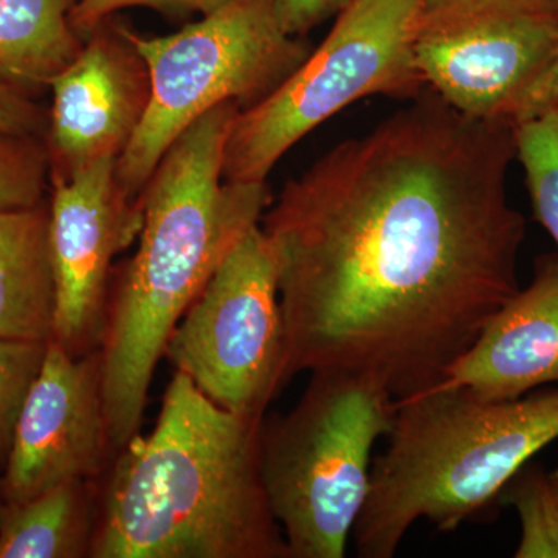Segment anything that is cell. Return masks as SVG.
Returning a JSON list of instances; mask_svg holds the SVG:
<instances>
[{
    "mask_svg": "<svg viewBox=\"0 0 558 558\" xmlns=\"http://www.w3.org/2000/svg\"><path fill=\"white\" fill-rule=\"evenodd\" d=\"M515 124L425 87L290 179L260 229L295 374H368L427 391L520 290L526 219L510 205Z\"/></svg>",
    "mask_w": 558,
    "mask_h": 558,
    "instance_id": "cell-1",
    "label": "cell"
},
{
    "mask_svg": "<svg viewBox=\"0 0 558 558\" xmlns=\"http://www.w3.org/2000/svg\"><path fill=\"white\" fill-rule=\"evenodd\" d=\"M241 109L223 102L186 128L140 196L137 250L110 282L100 348L102 398L116 451L140 433L154 371L172 330L269 208L266 182L223 180V148Z\"/></svg>",
    "mask_w": 558,
    "mask_h": 558,
    "instance_id": "cell-2",
    "label": "cell"
},
{
    "mask_svg": "<svg viewBox=\"0 0 558 558\" xmlns=\"http://www.w3.org/2000/svg\"><path fill=\"white\" fill-rule=\"evenodd\" d=\"M263 422L175 371L156 427L101 476L90 558H290L264 487Z\"/></svg>",
    "mask_w": 558,
    "mask_h": 558,
    "instance_id": "cell-3",
    "label": "cell"
},
{
    "mask_svg": "<svg viewBox=\"0 0 558 558\" xmlns=\"http://www.w3.org/2000/svg\"><path fill=\"white\" fill-rule=\"evenodd\" d=\"M557 439L558 389L488 402L464 389L433 388L398 400L352 532L357 556L395 557L418 520L454 531Z\"/></svg>",
    "mask_w": 558,
    "mask_h": 558,
    "instance_id": "cell-4",
    "label": "cell"
},
{
    "mask_svg": "<svg viewBox=\"0 0 558 558\" xmlns=\"http://www.w3.org/2000/svg\"><path fill=\"white\" fill-rule=\"evenodd\" d=\"M286 416L264 418L260 470L290 558H343L369 494L373 449L398 400L368 374L311 373Z\"/></svg>",
    "mask_w": 558,
    "mask_h": 558,
    "instance_id": "cell-5",
    "label": "cell"
},
{
    "mask_svg": "<svg viewBox=\"0 0 558 558\" xmlns=\"http://www.w3.org/2000/svg\"><path fill=\"white\" fill-rule=\"evenodd\" d=\"M130 33L150 73L145 119L116 165L132 201H140L161 157L194 121L223 102L245 109L263 100L312 50L281 27L277 0H227L168 36Z\"/></svg>",
    "mask_w": 558,
    "mask_h": 558,
    "instance_id": "cell-6",
    "label": "cell"
},
{
    "mask_svg": "<svg viewBox=\"0 0 558 558\" xmlns=\"http://www.w3.org/2000/svg\"><path fill=\"white\" fill-rule=\"evenodd\" d=\"M422 3L349 0L303 64L234 117L223 148V180L266 182L292 146L363 98H416L425 89L414 57Z\"/></svg>",
    "mask_w": 558,
    "mask_h": 558,
    "instance_id": "cell-7",
    "label": "cell"
},
{
    "mask_svg": "<svg viewBox=\"0 0 558 558\" xmlns=\"http://www.w3.org/2000/svg\"><path fill=\"white\" fill-rule=\"evenodd\" d=\"M165 355L209 400L264 418L288 384L278 269L260 226L226 256L172 330Z\"/></svg>",
    "mask_w": 558,
    "mask_h": 558,
    "instance_id": "cell-8",
    "label": "cell"
},
{
    "mask_svg": "<svg viewBox=\"0 0 558 558\" xmlns=\"http://www.w3.org/2000/svg\"><path fill=\"white\" fill-rule=\"evenodd\" d=\"M558 50V0H424L414 57L425 87L451 108L512 121Z\"/></svg>",
    "mask_w": 558,
    "mask_h": 558,
    "instance_id": "cell-9",
    "label": "cell"
},
{
    "mask_svg": "<svg viewBox=\"0 0 558 558\" xmlns=\"http://www.w3.org/2000/svg\"><path fill=\"white\" fill-rule=\"evenodd\" d=\"M117 160L51 180L50 250L57 284L53 341L69 354L100 351L113 259L138 240L142 202L121 190Z\"/></svg>",
    "mask_w": 558,
    "mask_h": 558,
    "instance_id": "cell-10",
    "label": "cell"
},
{
    "mask_svg": "<svg viewBox=\"0 0 558 558\" xmlns=\"http://www.w3.org/2000/svg\"><path fill=\"white\" fill-rule=\"evenodd\" d=\"M116 454L100 351L75 357L50 340L3 469L7 502L27 501L69 481L101 480Z\"/></svg>",
    "mask_w": 558,
    "mask_h": 558,
    "instance_id": "cell-11",
    "label": "cell"
},
{
    "mask_svg": "<svg viewBox=\"0 0 558 558\" xmlns=\"http://www.w3.org/2000/svg\"><path fill=\"white\" fill-rule=\"evenodd\" d=\"M131 27L109 17L50 84L46 143L51 180L119 160L145 119L150 73Z\"/></svg>",
    "mask_w": 558,
    "mask_h": 558,
    "instance_id": "cell-12",
    "label": "cell"
},
{
    "mask_svg": "<svg viewBox=\"0 0 558 558\" xmlns=\"http://www.w3.org/2000/svg\"><path fill=\"white\" fill-rule=\"evenodd\" d=\"M557 381L556 252L538 256L526 288L492 315L472 347L451 363L433 388L464 389L481 400L502 402Z\"/></svg>",
    "mask_w": 558,
    "mask_h": 558,
    "instance_id": "cell-13",
    "label": "cell"
},
{
    "mask_svg": "<svg viewBox=\"0 0 558 558\" xmlns=\"http://www.w3.org/2000/svg\"><path fill=\"white\" fill-rule=\"evenodd\" d=\"M57 284L50 250L49 197L0 213V339H53Z\"/></svg>",
    "mask_w": 558,
    "mask_h": 558,
    "instance_id": "cell-14",
    "label": "cell"
},
{
    "mask_svg": "<svg viewBox=\"0 0 558 558\" xmlns=\"http://www.w3.org/2000/svg\"><path fill=\"white\" fill-rule=\"evenodd\" d=\"M78 0H0V81L39 97L75 60L84 39L70 13Z\"/></svg>",
    "mask_w": 558,
    "mask_h": 558,
    "instance_id": "cell-15",
    "label": "cell"
},
{
    "mask_svg": "<svg viewBox=\"0 0 558 558\" xmlns=\"http://www.w3.org/2000/svg\"><path fill=\"white\" fill-rule=\"evenodd\" d=\"M98 481H69L27 501L7 505L0 558H90Z\"/></svg>",
    "mask_w": 558,
    "mask_h": 558,
    "instance_id": "cell-16",
    "label": "cell"
},
{
    "mask_svg": "<svg viewBox=\"0 0 558 558\" xmlns=\"http://www.w3.org/2000/svg\"><path fill=\"white\" fill-rule=\"evenodd\" d=\"M515 145L535 219L558 253V110L517 123Z\"/></svg>",
    "mask_w": 558,
    "mask_h": 558,
    "instance_id": "cell-17",
    "label": "cell"
},
{
    "mask_svg": "<svg viewBox=\"0 0 558 558\" xmlns=\"http://www.w3.org/2000/svg\"><path fill=\"white\" fill-rule=\"evenodd\" d=\"M519 513L517 558H558V499L549 473L534 462L521 468L499 494Z\"/></svg>",
    "mask_w": 558,
    "mask_h": 558,
    "instance_id": "cell-18",
    "label": "cell"
},
{
    "mask_svg": "<svg viewBox=\"0 0 558 558\" xmlns=\"http://www.w3.org/2000/svg\"><path fill=\"white\" fill-rule=\"evenodd\" d=\"M50 193V163L43 138L0 134V213L35 207Z\"/></svg>",
    "mask_w": 558,
    "mask_h": 558,
    "instance_id": "cell-19",
    "label": "cell"
},
{
    "mask_svg": "<svg viewBox=\"0 0 558 558\" xmlns=\"http://www.w3.org/2000/svg\"><path fill=\"white\" fill-rule=\"evenodd\" d=\"M47 343L0 339V464L5 465L17 418L38 377Z\"/></svg>",
    "mask_w": 558,
    "mask_h": 558,
    "instance_id": "cell-20",
    "label": "cell"
},
{
    "mask_svg": "<svg viewBox=\"0 0 558 558\" xmlns=\"http://www.w3.org/2000/svg\"><path fill=\"white\" fill-rule=\"evenodd\" d=\"M223 2L227 0H78L70 13V22L81 38L86 39L101 22L132 7L154 10L161 16L180 21L205 16Z\"/></svg>",
    "mask_w": 558,
    "mask_h": 558,
    "instance_id": "cell-21",
    "label": "cell"
},
{
    "mask_svg": "<svg viewBox=\"0 0 558 558\" xmlns=\"http://www.w3.org/2000/svg\"><path fill=\"white\" fill-rule=\"evenodd\" d=\"M49 110L35 97L0 81V134L46 137Z\"/></svg>",
    "mask_w": 558,
    "mask_h": 558,
    "instance_id": "cell-22",
    "label": "cell"
},
{
    "mask_svg": "<svg viewBox=\"0 0 558 558\" xmlns=\"http://www.w3.org/2000/svg\"><path fill=\"white\" fill-rule=\"evenodd\" d=\"M349 0H277L278 20L286 33L306 38L323 22L336 17Z\"/></svg>",
    "mask_w": 558,
    "mask_h": 558,
    "instance_id": "cell-23",
    "label": "cell"
},
{
    "mask_svg": "<svg viewBox=\"0 0 558 558\" xmlns=\"http://www.w3.org/2000/svg\"><path fill=\"white\" fill-rule=\"evenodd\" d=\"M549 110H558V50L545 72L517 102L512 113V123L534 119Z\"/></svg>",
    "mask_w": 558,
    "mask_h": 558,
    "instance_id": "cell-24",
    "label": "cell"
},
{
    "mask_svg": "<svg viewBox=\"0 0 558 558\" xmlns=\"http://www.w3.org/2000/svg\"><path fill=\"white\" fill-rule=\"evenodd\" d=\"M7 505H9V502H7L5 490H3L2 475H0V524H2L3 513H5Z\"/></svg>",
    "mask_w": 558,
    "mask_h": 558,
    "instance_id": "cell-25",
    "label": "cell"
},
{
    "mask_svg": "<svg viewBox=\"0 0 558 558\" xmlns=\"http://www.w3.org/2000/svg\"><path fill=\"white\" fill-rule=\"evenodd\" d=\"M549 480L550 484H553L554 492H556L557 499H558V468L554 470V472L549 473Z\"/></svg>",
    "mask_w": 558,
    "mask_h": 558,
    "instance_id": "cell-26",
    "label": "cell"
}]
</instances>
